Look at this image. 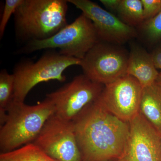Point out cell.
Instances as JSON below:
<instances>
[{
	"label": "cell",
	"instance_id": "1",
	"mask_svg": "<svg viewBox=\"0 0 161 161\" xmlns=\"http://www.w3.org/2000/svg\"><path fill=\"white\" fill-rule=\"evenodd\" d=\"M81 161H112L119 157L126 143L129 123L111 114L98 99L73 120Z\"/></svg>",
	"mask_w": 161,
	"mask_h": 161
},
{
	"label": "cell",
	"instance_id": "2",
	"mask_svg": "<svg viewBox=\"0 0 161 161\" xmlns=\"http://www.w3.org/2000/svg\"><path fill=\"white\" fill-rule=\"evenodd\" d=\"M68 1L23 0L14 14L17 38L23 41L43 40L67 25Z\"/></svg>",
	"mask_w": 161,
	"mask_h": 161
},
{
	"label": "cell",
	"instance_id": "3",
	"mask_svg": "<svg viewBox=\"0 0 161 161\" xmlns=\"http://www.w3.org/2000/svg\"><path fill=\"white\" fill-rule=\"evenodd\" d=\"M54 114V107L47 98L35 105L12 100L6 121L0 127L1 153L10 152L32 142Z\"/></svg>",
	"mask_w": 161,
	"mask_h": 161
},
{
	"label": "cell",
	"instance_id": "4",
	"mask_svg": "<svg viewBox=\"0 0 161 161\" xmlns=\"http://www.w3.org/2000/svg\"><path fill=\"white\" fill-rule=\"evenodd\" d=\"M81 60L51 52L45 53L36 62L25 60L18 64L13 73L15 80L13 100L24 102L29 92L41 82H64V71L73 65L80 66Z\"/></svg>",
	"mask_w": 161,
	"mask_h": 161
},
{
	"label": "cell",
	"instance_id": "5",
	"mask_svg": "<svg viewBox=\"0 0 161 161\" xmlns=\"http://www.w3.org/2000/svg\"><path fill=\"white\" fill-rule=\"evenodd\" d=\"M99 41L92 21L82 13L50 38L28 42L21 52L29 53L40 50L58 48L60 54L81 60Z\"/></svg>",
	"mask_w": 161,
	"mask_h": 161
},
{
	"label": "cell",
	"instance_id": "6",
	"mask_svg": "<svg viewBox=\"0 0 161 161\" xmlns=\"http://www.w3.org/2000/svg\"><path fill=\"white\" fill-rule=\"evenodd\" d=\"M129 55L120 45L100 41L87 53L80 66L89 79L105 86L127 75Z\"/></svg>",
	"mask_w": 161,
	"mask_h": 161
},
{
	"label": "cell",
	"instance_id": "7",
	"mask_svg": "<svg viewBox=\"0 0 161 161\" xmlns=\"http://www.w3.org/2000/svg\"><path fill=\"white\" fill-rule=\"evenodd\" d=\"M104 86L82 74L55 92L47 94L46 98L53 105L56 115L72 121L86 107L99 98Z\"/></svg>",
	"mask_w": 161,
	"mask_h": 161
},
{
	"label": "cell",
	"instance_id": "8",
	"mask_svg": "<svg viewBox=\"0 0 161 161\" xmlns=\"http://www.w3.org/2000/svg\"><path fill=\"white\" fill-rule=\"evenodd\" d=\"M32 143L56 160L81 161L73 121L55 114L47 119Z\"/></svg>",
	"mask_w": 161,
	"mask_h": 161
},
{
	"label": "cell",
	"instance_id": "9",
	"mask_svg": "<svg viewBox=\"0 0 161 161\" xmlns=\"http://www.w3.org/2000/svg\"><path fill=\"white\" fill-rule=\"evenodd\" d=\"M143 88L128 75L105 86L98 100L108 111L129 123L139 113Z\"/></svg>",
	"mask_w": 161,
	"mask_h": 161
},
{
	"label": "cell",
	"instance_id": "10",
	"mask_svg": "<svg viewBox=\"0 0 161 161\" xmlns=\"http://www.w3.org/2000/svg\"><path fill=\"white\" fill-rule=\"evenodd\" d=\"M92 21L100 41L120 45L138 36L134 27L128 26L110 12L90 0H67Z\"/></svg>",
	"mask_w": 161,
	"mask_h": 161
},
{
	"label": "cell",
	"instance_id": "11",
	"mask_svg": "<svg viewBox=\"0 0 161 161\" xmlns=\"http://www.w3.org/2000/svg\"><path fill=\"white\" fill-rule=\"evenodd\" d=\"M122 153L116 161H161V136L140 113L129 122Z\"/></svg>",
	"mask_w": 161,
	"mask_h": 161
},
{
	"label": "cell",
	"instance_id": "12",
	"mask_svg": "<svg viewBox=\"0 0 161 161\" xmlns=\"http://www.w3.org/2000/svg\"><path fill=\"white\" fill-rule=\"evenodd\" d=\"M159 73L151 54L142 47L132 44L129 53L127 75L135 78L144 88L156 82Z\"/></svg>",
	"mask_w": 161,
	"mask_h": 161
},
{
	"label": "cell",
	"instance_id": "13",
	"mask_svg": "<svg viewBox=\"0 0 161 161\" xmlns=\"http://www.w3.org/2000/svg\"><path fill=\"white\" fill-rule=\"evenodd\" d=\"M139 113L161 136V87L156 81L143 88Z\"/></svg>",
	"mask_w": 161,
	"mask_h": 161
},
{
	"label": "cell",
	"instance_id": "14",
	"mask_svg": "<svg viewBox=\"0 0 161 161\" xmlns=\"http://www.w3.org/2000/svg\"><path fill=\"white\" fill-rule=\"evenodd\" d=\"M0 161H58L47 155L33 143L6 153H1Z\"/></svg>",
	"mask_w": 161,
	"mask_h": 161
},
{
	"label": "cell",
	"instance_id": "15",
	"mask_svg": "<svg viewBox=\"0 0 161 161\" xmlns=\"http://www.w3.org/2000/svg\"><path fill=\"white\" fill-rule=\"evenodd\" d=\"M116 13L124 23L134 28L145 21L142 0H121Z\"/></svg>",
	"mask_w": 161,
	"mask_h": 161
},
{
	"label": "cell",
	"instance_id": "16",
	"mask_svg": "<svg viewBox=\"0 0 161 161\" xmlns=\"http://www.w3.org/2000/svg\"><path fill=\"white\" fill-rule=\"evenodd\" d=\"M14 77L6 69L0 72V127L5 123L7 109L13 100L14 88Z\"/></svg>",
	"mask_w": 161,
	"mask_h": 161
},
{
	"label": "cell",
	"instance_id": "17",
	"mask_svg": "<svg viewBox=\"0 0 161 161\" xmlns=\"http://www.w3.org/2000/svg\"><path fill=\"white\" fill-rule=\"evenodd\" d=\"M139 27L147 43H157L161 40V12L152 19L144 21Z\"/></svg>",
	"mask_w": 161,
	"mask_h": 161
},
{
	"label": "cell",
	"instance_id": "18",
	"mask_svg": "<svg viewBox=\"0 0 161 161\" xmlns=\"http://www.w3.org/2000/svg\"><path fill=\"white\" fill-rule=\"evenodd\" d=\"M23 0H6L0 22V37H3L8 21Z\"/></svg>",
	"mask_w": 161,
	"mask_h": 161
},
{
	"label": "cell",
	"instance_id": "19",
	"mask_svg": "<svg viewBox=\"0 0 161 161\" xmlns=\"http://www.w3.org/2000/svg\"><path fill=\"white\" fill-rule=\"evenodd\" d=\"M145 21L150 19L161 12V0H142Z\"/></svg>",
	"mask_w": 161,
	"mask_h": 161
},
{
	"label": "cell",
	"instance_id": "20",
	"mask_svg": "<svg viewBox=\"0 0 161 161\" xmlns=\"http://www.w3.org/2000/svg\"><path fill=\"white\" fill-rule=\"evenodd\" d=\"M150 54L156 68L161 70V44L157 47Z\"/></svg>",
	"mask_w": 161,
	"mask_h": 161
},
{
	"label": "cell",
	"instance_id": "21",
	"mask_svg": "<svg viewBox=\"0 0 161 161\" xmlns=\"http://www.w3.org/2000/svg\"><path fill=\"white\" fill-rule=\"evenodd\" d=\"M99 1L106 8L116 12L121 2V0H100Z\"/></svg>",
	"mask_w": 161,
	"mask_h": 161
},
{
	"label": "cell",
	"instance_id": "22",
	"mask_svg": "<svg viewBox=\"0 0 161 161\" xmlns=\"http://www.w3.org/2000/svg\"><path fill=\"white\" fill-rule=\"evenodd\" d=\"M156 82L161 87V72L159 73L158 77L157 79Z\"/></svg>",
	"mask_w": 161,
	"mask_h": 161
},
{
	"label": "cell",
	"instance_id": "23",
	"mask_svg": "<svg viewBox=\"0 0 161 161\" xmlns=\"http://www.w3.org/2000/svg\"><path fill=\"white\" fill-rule=\"evenodd\" d=\"M160 146H161V140H160Z\"/></svg>",
	"mask_w": 161,
	"mask_h": 161
}]
</instances>
